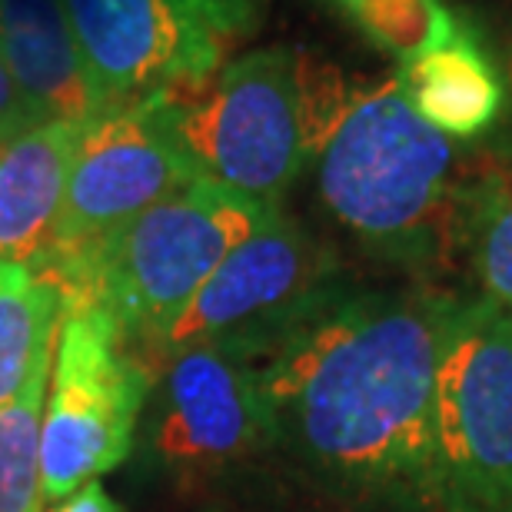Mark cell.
Wrapping results in <instances>:
<instances>
[{
  "instance_id": "6da1fadb",
  "label": "cell",
  "mask_w": 512,
  "mask_h": 512,
  "mask_svg": "<svg viewBox=\"0 0 512 512\" xmlns=\"http://www.w3.org/2000/svg\"><path fill=\"white\" fill-rule=\"evenodd\" d=\"M456 296L340 286L260 363L283 449L323 493L376 512L436 509L433 403Z\"/></svg>"
},
{
  "instance_id": "7a4b0ae2",
  "label": "cell",
  "mask_w": 512,
  "mask_h": 512,
  "mask_svg": "<svg viewBox=\"0 0 512 512\" xmlns=\"http://www.w3.org/2000/svg\"><path fill=\"white\" fill-rule=\"evenodd\" d=\"M353 97L356 87L320 50L273 44L150 100L197 177L280 203L320 157Z\"/></svg>"
},
{
  "instance_id": "3957f363",
  "label": "cell",
  "mask_w": 512,
  "mask_h": 512,
  "mask_svg": "<svg viewBox=\"0 0 512 512\" xmlns=\"http://www.w3.org/2000/svg\"><path fill=\"white\" fill-rule=\"evenodd\" d=\"M459 160L453 140L429 127L389 77L356 90L316 157V183L330 217L363 250L416 266L469 237L483 187H459Z\"/></svg>"
},
{
  "instance_id": "277c9868",
  "label": "cell",
  "mask_w": 512,
  "mask_h": 512,
  "mask_svg": "<svg viewBox=\"0 0 512 512\" xmlns=\"http://www.w3.org/2000/svg\"><path fill=\"white\" fill-rule=\"evenodd\" d=\"M273 210L280 203L200 177L47 276L64 300H97L130 346L153 350L233 247L263 227Z\"/></svg>"
},
{
  "instance_id": "5b68a950",
  "label": "cell",
  "mask_w": 512,
  "mask_h": 512,
  "mask_svg": "<svg viewBox=\"0 0 512 512\" xmlns=\"http://www.w3.org/2000/svg\"><path fill=\"white\" fill-rule=\"evenodd\" d=\"M97 117L193 87L260 30L270 0H60Z\"/></svg>"
},
{
  "instance_id": "8992f818",
  "label": "cell",
  "mask_w": 512,
  "mask_h": 512,
  "mask_svg": "<svg viewBox=\"0 0 512 512\" xmlns=\"http://www.w3.org/2000/svg\"><path fill=\"white\" fill-rule=\"evenodd\" d=\"M436 509L512 512V313L459 300L439 346Z\"/></svg>"
},
{
  "instance_id": "52a82bcc",
  "label": "cell",
  "mask_w": 512,
  "mask_h": 512,
  "mask_svg": "<svg viewBox=\"0 0 512 512\" xmlns=\"http://www.w3.org/2000/svg\"><path fill=\"white\" fill-rule=\"evenodd\" d=\"M153 373L97 300H64L54 380L44 406L40 479L44 499H67L117 469L140 433Z\"/></svg>"
},
{
  "instance_id": "ba28073f",
  "label": "cell",
  "mask_w": 512,
  "mask_h": 512,
  "mask_svg": "<svg viewBox=\"0 0 512 512\" xmlns=\"http://www.w3.org/2000/svg\"><path fill=\"white\" fill-rule=\"evenodd\" d=\"M340 286L336 256L283 210H273L200 286L153 353L227 346L263 363Z\"/></svg>"
},
{
  "instance_id": "9c48e42d",
  "label": "cell",
  "mask_w": 512,
  "mask_h": 512,
  "mask_svg": "<svg viewBox=\"0 0 512 512\" xmlns=\"http://www.w3.org/2000/svg\"><path fill=\"white\" fill-rule=\"evenodd\" d=\"M143 446L160 473L217 476L276 449V419L260 363L227 346L163 356L143 406Z\"/></svg>"
},
{
  "instance_id": "30bf717a",
  "label": "cell",
  "mask_w": 512,
  "mask_h": 512,
  "mask_svg": "<svg viewBox=\"0 0 512 512\" xmlns=\"http://www.w3.org/2000/svg\"><path fill=\"white\" fill-rule=\"evenodd\" d=\"M200 180L160 120L153 100L90 117L70 167L54 250L40 273L70 263L153 203Z\"/></svg>"
},
{
  "instance_id": "8fae6325",
  "label": "cell",
  "mask_w": 512,
  "mask_h": 512,
  "mask_svg": "<svg viewBox=\"0 0 512 512\" xmlns=\"http://www.w3.org/2000/svg\"><path fill=\"white\" fill-rule=\"evenodd\" d=\"M87 120H47L0 143V260L40 266L54 250Z\"/></svg>"
},
{
  "instance_id": "7c38bea8",
  "label": "cell",
  "mask_w": 512,
  "mask_h": 512,
  "mask_svg": "<svg viewBox=\"0 0 512 512\" xmlns=\"http://www.w3.org/2000/svg\"><path fill=\"white\" fill-rule=\"evenodd\" d=\"M0 60L40 120L97 117L60 0H0Z\"/></svg>"
},
{
  "instance_id": "4fadbf2b",
  "label": "cell",
  "mask_w": 512,
  "mask_h": 512,
  "mask_svg": "<svg viewBox=\"0 0 512 512\" xmlns=\"http://www.w3.org/2000/svg\"><path fill=\"white\" fill-rule=\"evenodd\" d=\"M416 114L449 140H473L496 124L506 90L493 60L483 54L476 30L459 27L453 40L399 64L393 74Z\"/></svg>"
},
{
  "instance_id": "5bb4252c",
  "label": "cell",
  "mask_w": 512,
  "mask_h": 512,
  "mask_svg": "<svg viewBox=\"0 0 512 512\" xmlns=\"http://www.w3.org/2000/svg\"><path fill=\"white\" fill-rule=\"evenodd\" d=\"M64 296L47 273L0 260V409L20 393L37 360L54 350Z\"/></svg>"
},
{
  "instance_id": "9a60e30c",
  "label": "cell",
  "mask_w": 512,
  "mask_h": 512,
  "mask_svg": "<svg viewBox=\"0 0 512 512\" xmlns=\"http://www.w3.org/2000/svg\"><path fill=\"white\" fill-rule=\"evenodd\" d=\"M50 370H54V350L40 356L20 393L0 409V512H44L40 439H44Z\"/></svg>"
},
{
  "instance_id": "2e32d148",
  "label": "cell",
  "mask_w": 512,
  "mask_h": 512,
  "mask_svg": "<svg viewBox=\"0 0 512 512\" xmlns=\"http://www.w3.org/2000/svg\"><path fill=\"white\" fill-rule=\"evenodd\" d=\"M323 4L399 64L443 47L459 30L446 0H323Z\"/></svg>"
},
{
  "instance_id": "e0dca14e",
  "label": "cell",
  "mask_w": 512,
  "mask_h": 512,
  "mask_svg": "<svg viewBox=\"0 0 512 512\" xmlns=\"http://www.w3.org/2000/svg\"><path fill=\"white\" fill-rule=\"evenodd\" d=\"M466 250L486 300L512 313V177L483 183Z\"/></svg>"
},
{
  "instance_id": "ac0fdd59",
  "label": "cell",
  "mask_w": 512,
  "mask_h": 512,
  "mask_svg": "<svg viewBox=\"0 0 512 512\" xmlns=\"http://www.w3.org/2000/svg\"><path fill=\"white\" fill-rule=\"evenodd\" d=\"M37 124H47V120H40L37 110L27 104L14 77H10V70L4 67V60H0V143L20 137V133Z\"/></svg>"
},
{
  "instance_id": "d6986e66",
  "label": "cell",
  "mask_w": 512,
  "mask_h": 512,
  "mask_svg": "<svg viewBox=\"0 0 512 512\" xmlns=\"http://www.w3.org/2000/svg\"><path fill=\"white\" fill-rule=\"evenodd\" d=\"M50 512H124V509H120L117 499L110 496L100 483H87V486H80L77 493H70L64 503H60L57 509H50Z\"/></svg>"
},
{
  "instance_id": "ffe728a7",
  "label": "cell",
  "mask_w": 512,
  "mask_h": 512,
  "mask_svg": "<svg viewBox=\"0 0 512 512\" xmlns=\"http://www.w3.org/2000/svg\"><path fill=\"white\" fill-rule=\"evenodd\" d=\"M506 70H509V90H512V47H509V60H506Z\"/></svg>"
}]
</instances>
